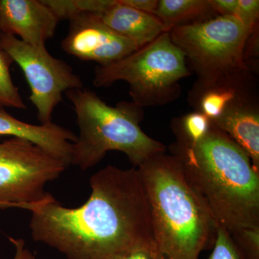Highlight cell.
<instances>
[{"mask_svg": "<svg viewBox=\"0 0 259 259\" xmlns=\"http://www.w3.org/2000/svg\"><path fill=\"white\" fill-rule=\"evenodd\" d=\"M92 193L76 208L54 196L30 206L34 241L68 259H112L145 250L156 258L151 207L138 168L107 166L90 179Z\"/></svg>", "mask_w": 259, "mask_h": 259, "instance_id": "6da1fadb", "label": "cell"}, {"mask_svg": "<svg viewBox=\"0 0 259 259\" xmlns=\"http://www.w3.org/2000/svg\"><path fill=\"white\" fill-rule=\"evenodd\" d=\"M171 151L218 225L230 233L259 227V171L228 135L211 122L202 139L191 145L175 143Z\"/></svg>", "mask_w": 259, "mask_h": 259, "instance_id": "7a4b0ae2", "label": "cell"}, {"mask_svg": "<svg viewBox=\"0 0 259 259\" xmlns=\"http://www.w3.org/2000/svg\"><path fill=\"white\" fill-rule=\"evenodd\" d=\"M151 207L157 259H199L213 248L218 223L175 155L158 154L138 167Z\"/></svg>", "mask_w": 259, "mask_h": 259, "instance_id": "3957f363", "label": "cell"}, {"mask_svg": "<svg viewBox=\"0 0 259 259\" xmlns=\"http://www.w3.org/2000/svg\"><path fill=\"white\" fill-rule=\"evenodd\" d=\"M73 105L79 135L73 144L71 164L82 171L96 166L110 151L125 153L134 167L158 154L166 148L145 134L139 123L143 107L134 102L107 105L96 93L81 88L68 91Z\"/></svg>", "mask_w": 259, "mask_h": 259, "instance_id": "277c9868", "label": "cell"}, {"mask_svg": "<svg viewBox=\"0 0 259 259\" xmlns=\"http://www.w3.org/2000/svg\"><path fill=\"white\" fill-rule=\"evenodd\" d=\"M185 54L169 32L121 60L95 69L93 84L107 88L116 81L129 84L133 102L141 107L163 105L180 96V81L190 75Z\"/></svg>", "mask_w": 259, "mask_h": 259, "instance_id": "5b68a950", "label": "cell"}, {"mask_svg": "<svg viewBox=\"0 0 259 259\" xmlns=\"http://www.w3.org/2000/svg\"><path fill=\"white\" fill-rule=\"evenodd\" d=\"M169 35L190 61L197 82H222L251 74L244 58L250 32L236 16L217 15L175 27Z\"/></svg>", "mask_w": 259, "mask_h": 259, "instance_id": "8992f818", "label": "cell"}, {"mask_svg": "<svg viewBox=\"0 0 259 259\" xmlns=\"http://www.w3.org/2000/svg\"><path fill=\"white\" fill-rule=\"evenodd\" d=\"M64 161L26 140L0 143V208L30 206L47 197L45 186L61 176Z\"/></svg>", "mask_w": 259, "mask_h": 259, "instance_id": "52a82bcc", "label": "cell"}, {"mask_svg": "<svg viewBox=\"0 0 259 259\" xmlns=\"http://www.w3.org/2000/svg\"><path fill=\"white\" fill-rule=\"evenodd\" d=\"M0 49L17 63L30 89L29 100L36 109L41 124L51 122L52 114L68 91L83 88L81 77L71 66L54 57L44 47H34L18 37L0 34Z\"/></svg>", "mask_w": 259, "mask_h": 259, "instance_id": "ba28073f", "label": "cell"}, {"mask_svg": "<svg viewBox=\"0 0 259 259\" xmlns=\"http://www.w3.org/2000/svg\"><path fill=\"white\" fill-rule=\"evenodd\" d=\"M69 21V31L61 42V48L80 60L95 61L99 66H105L139 49L107 26L96 14L83 13Z\"/></svg>", "mask_w": 259, "mask_h": 259, "instance_id": "9c48e42d", "label": "cell"}, {"mask_svg": "<svg viewBox=\"0 0 259 259\" xmlns=\"http://www.w3.org/2000/svg\"><path fill=\"white\" fill-rule=\"evenodd\" d=\"M59 20L42 0H0L2 33L34 47H44L55 35Z\"/></svg>", "mask_w": 259, "mask_h": 259, "instance_id": "30bf717a", "label": "cell"}, {"mask_svg": "<svg viewBox=\"0 0 259 259\" xmlns=\"http://www.w3.org/2000/svg\"><path fill=\"white\" fill-rule=\"evenodd\" d=\"M8 136L30 141L48 153L71 164L73 144L77 136L69 129L54 123L33 125L20 120L0 109V136Z\"/></svg>", "mask_w": 259, "mask_h": 259, "instance_id": "8fae6325", "label": "cell"}, {"mask_svg": "<svg viewBox=\"0 0 259 259\" xmlns=\"http://www.w3.org/2000/svg\"><path fill=\"white\" fill-rule=\"evenodd\" d=\"M211 122L246 153L259 171V112L254 97L233 104Z\"/></svg>", "mask_w": 259, "mask_h": 259, "instance_id": "7c38bea8", "label": "cell"}, {"mask_svg": "<svg viewBox=\"0 0 259 259\" xmlns=\"http://www.w3.org/2000/svg\"><path fill=\"white\" fill-rule=\"evenodd\" d=\"M96 15L107 26L128 39L139 49L151 44L164 32L170 31L154 15L131 8L121 0H115L108 9Z\"/></svg>", "mask_w": 259, "mask_h": 259, "instance_id": "4fadbf2b", "label": "cell"}, {"mask_svg": "<svg viewBox=\"0 0 259 259\" xmlns=\"http://www.w3.org/2000/svg\"><path fill=\"white\" fill-rule=\"evenodd\" d=\"M253 88L251 74L222 82H196L190 94V102L197 111L212 121L233 104L254 97Z\"/></svg>", "mask_w": 259, "mask_h": 259, "instance_id": "5bb4252c", "label": "cell"}, {"mask_svg": "<svg viewBox=\"0 0 259 259\" xmlns=\"http://www.w3.org/2000/svg\"><path fill=\"white\" fill-rule=\"evenodd\" d=\"M213 13L209 0H159L154 15L171 30L212 18Z\"/></svg>", "mask_w": 259, "mask_h": 259, "instance_id": "9a60e30c", "label": "cell"}, {"mask_svg": "<svg viewBox=\"0 0 259 259\" xmlns=\"http://www.w3.org/2000/svg\"><path fill=\"white\" fill-rule=\"evenodd\" d=\"M211 121L199 111L191 112L172 122L177 144L191 145L204 138L210 128Z\"/></svg>", "mask_w": 259, "mask_h": 259, "instance_id": "2e32d148", "label": "cell"}, {"mask_svg": "<svg viewBox=\"0 0 259 259\" xmlns=\"http://www.w3.org/2000/svg\"><path fill=\"white\" fill-rule=\"evenodd\" d=\"M60 20H69L83 13L100 14L115 0H42Z\"/></svg>", "mask_w": 259, "mask_h": 259, "instance_id": "e0dca14e", "label": "cell"}, {"mask_svg": "<svg viewBox=\"0 0 259 259\" xmlns=\"http://www.w3.org/2000/svg\"><path fill=\"white\" fill-rule=\"evenodd\" d=\"M13 63L10 56L0 49V109L9 107L25 110L27 108L26 104L10 74V66Z\"/></svg>", "mask_w": 259, "mask_h": 259, "instance_id": "ac0fdd59", "label": "cell"}, {"mask_svg": "<svg viewBox=\"0 0 259 259\" xmlns=\"http://www.w3.org/2000/svg\"><path fill=\"white\" fill-rule=\"evenodd\" d=\"M245 259H259V227L243 228L230 233Z\"/></svg>", "mask_w": 259, "mask_h": 259, "instance_id": "d6986e66", "label": "cell"}, {"mask_svg": "<svg viewBox=\"0 0 259 259\" xmlns=\"http://www.w3.org/2000/svg\"><path fill=\"white\" fill-rule=\"evenodd\" d=\"M208 259H245L226 228L218 224L217 237Z\"/></svg>", "mask_w": 259, "mask_h": 259, "instance_id": "ffe728a7", "label": "cell"}, {"mask_svg": "<svg viewBox=\"0 0 259 259\" xmlns=\"http://www.w3.org/2000/svg\"><path fill=\"white\" fill-rule=\"evenodd\" d=\"M236 15L242 24L250 32L258 28L259 17L258 0H238Z\"/></svg>", "mask_w": 259, "mask_h": 259, "instance_id": "44dd1931", "label": "cell"}, {"mask_svg": "<svg viewBox=\"0 0 259 259\" xmlns=\"http://www.w3.org/2000/svg\"><path fill=\"white\" fill-rule=\"evenodd\" d=\"M214 13L222 16H235L238 8V0H209Z\"/></svg>", "mask_w": 259, "mask_h": 259, "instance_id": "7402d4cb", "label": "cell"}, {"mask_svg": "<svg viewBox=\"0 0 259 259\" xmlns=\"http://www.w3.org/2000/svg\"><path fill=\"white\" fill-rule=\"evenodd\" d=\"M121 1L131 8L151 15L155 14L158 4V0H121Z\"/></svg>", "mask_w": 259, "mask_h": 259, "instance_id": "603a6c76", "label": "cell"}, {"mask_svg": "<svg viewBox=\"0 0 259 259\" xmlns=\"http://www.w3.org/2000/svg\"><path fill=\"white\" fill-rule=\"evenodd\" d=\"M10 241L15 246V253L13 259H36L35 255L28 249L23 239L9 238Z\"/></svg>", "mask_w": 259, "mask_h": 259, "instance_id": "cb8c5ba5", "label": "cell"}, {"mask_svg": "<svg viewBox=\"0 0 259 259\" xmlns=\"http://www.w3.org/2000/svg\"><path fill=\"white\" fill-rule=\"evenodd\" d=\"M112 259H153V258L152 255L146 250L138 249L117 255Z\"/></svg>", "mask_w": 259, "mask_h": 259, "instance_id": "d4e9b609", "label": "cell"}, {"mask_svg": "<svg viewBox=\"0 0 259 259\" xmlns=\"http://www.w3.org/2000/svg\"><path fill=\"white\" fill-rule=\"evenodd\" d=\"M2 33V31H1V28H0V34Z\"/></svg>", "mask_w": 259, "mask_h": 259, "instance_id": "484cf974", "label": "cell"}]
</instances>
